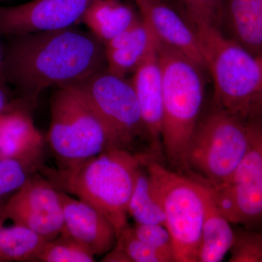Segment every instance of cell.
<instances>
[{
	"label": "cell",
	"instance_id": "obj_1",
	"mask_svg": "<svg viewBox=\"0 0 262 262\" xmlns=\"http://www.w3.org/2000/svg\"><path fill=\"white\" fill-rule=\"evenodd\" d=\"M5 53V74L32 102L49 87L79 83L102 70L104 44L70 28L17 36Z\"/></svg>",
	"mask_w": 262,
	"mask_h": 262
},
{
	"label": "cell",
	"instance_id": "obj_2",
	"mask_svg": "<svg viewBox=\"0 0 262 262\" xmlns=\"http://www.w3.org/2000/svg\"><path fill=\"white\" fill-rule=\"evenodd\" d=\"M151 160L148 155L113 149L58 168L42 164L39 171L60 191L77 196L106 215L118 237L127 225L129 201L138 173Z\"/></svg>",
	"mask_w": 262,
	"mask_h": 262
},
{
	"label": "cell",
	"instance_id": "obj_3",
	"mask_svg": "<svg viewBox=\"0 0 262 262\" xmlns=\"http://www.w3.org/2000/svg\"><path fill=\"white\" fill-rule=\"evenodd\" d=\"M214 82L217 108L244 122H262V69L257 57L214 27H194Z\"/></svg>",
	"mask_w": 262,
	"mask_h": 262
},
{
	"label": "cell",
	"instance_id": "obj_4",
	"mask_svg": "<svg viewBox=\"0 0 262 262\" xmlns=\"http://www.w3.org/2000/svg\"><path fill=\"white\" fill-rule=\"evenodd\" d=\"M163 78L162 144L179 170H189L187 153L203 99L200 69L190 58L158 42Z\"/></svg>",
	"mask_w": 262,
	"mask_h": 262
},
{
	"label": "cell",
	"instance_id": "obj_5",
	"mask_svg": "<svg viewBox=\"0 0 262 262\" xmlns=\"http://www.w3.org/2000/svg\"><path fill=\"white\" fill-rule=\"evenodd\" d=\"M47 140L61 166L120 149L98 112L75 86L58 88L51 101Z\"/></svg>",
	"mask_w": 262,
	"mask_h": 262
},
{
	"label": "cell",
	"instance_id": "obj_6",
	"mask_svg": "<svg viewBox=\"0 0 262 262\" xmlns=\"http://www.w3.org/2000/svg\"><path fill=\"white\" fill-rule=\"evenodd\" d=\"M146 169L161 201L165 227L173 241L174 260L198 262L206 211V185L170 171L155 160Z\"/></svg>",
	"mask_w": 262,
	"mask_h": 262
},
{
	"label": "cell",
	"instance_id": "obj_7",
	"mask_svg": "<svg viewBox=\"0 0 262 262\" xmlns=\"http://www.w3.org/2000/svg\"><path fill=\"white\" fill-rule=\"evenodd\" d=\"M249 123L217 108L199 125L188 148V168L209 187L228 178L247 152Z\"/></svg>",
	"mask_w": 262,
	"mask_h": 262
},
{
	"label": "cell",
	"instance_id": "obj_8",
	"mask_svg": "<svg viewBox=\"0 0 262 262\" xmlns=\"http://www.w3.org/2000/svg\"><path fill=\"white\" fill-rule=\"evenodd\" d=\"M249 127V147L237 168L225 182L208 186L229 222L247 229L262 225V122Z\"/></svg>",
	"mask_w": 262,
	"mask_h": 262
},
{
	"label": "cell",
	"instance_id": "obj_9",
	"mask_svg": "<svg viewBox=\"0 0 262 262\" xmlns=\"http://www.w3.org/2000/svg\"><path fill=\"white\" fill-rule=\"evenodd\" d=\"M72 85L78 89L98 112L120 149H129L137 138L144 134L147 136L131 82L106 69Z\"/></svg>",
	"mask_w": 262,
	"mask_h": 262
},
{
	"label": "cell",
	"instance_id": "obj_10",
	"mask_svg": "<svg viewBox=\"0 0 262 262\" xmlns=\"http://www.w3.org/2000/svg\"><path fill=\"white\" fill-rule=\"evenodd\" d=\"M3 205L7 220L32 229L49 241L58 237L64 229L59 190L37 173Z\"/></svg>",
	"mask_w": 262,
	"mask_h": 262
},
{
	"label": "cell",
	"instance_id": "obj_11",
	"mask_svg": "<svg viewBox=\"0 0 262 262\" xmlns=\"http://www.w3.org/2000/svg\"><path fill=\"white\" fill-rule=\"evenodd\" d=\"M95 0H32L0 7V33L23 35L70 28Z\"/></svg>",
	"mask_w": 262,
	"mask_h": 262
},
{
	"label": "cell",
	"instance_id": "obj_12",
	"mask_svg": "<svg viewBox=\"0 0 262 262\" xmlns=\"http://www.w3.org/2000/svg\"><path fill=\"white\" fill-rule=\"evenodd\" d=\"M134 1L158 42L190 58L201 68L206 67L194 29L165 0Z\"/></svg>",
	"mask_w": 262,
	"mask_h": 262
},
{
	"label": "cell",
	"instance_id": "obj_13",
	"mask_svg": "<svg viewBox=\"0 0 262 262\" xmlns=\"http://www.w3.org/2000/svg\"><path fill=\"white\" fill-rule=\"evenodd\" d=\"M59 192L64 220L63 231L89 248L94 256L111 251L116 244L117 234L107 217L89 203L62 191Z\"/></svg>",
	"mask_w": 262,
	"mask_h": 262
},
{
	"label": "cell",
	"instance_id": "obj_14",
	"mask_svg": "<svg viewBox=\"0 0 262 262\" xmlns=\"http://www.w3.org/2000/svg\"><path fill=\"white\" fill-rule=\"evenodd\" d=\"M131 83L151 146L157 151H160L163 127V78L158 41L134 72Z\"/></svg>",
	"mask_w": 262,
	"mask_h": 262
},
{
	"label": "cell",
	"instance_id": "obj_15",
	"mask_svg": "<svg viewBox=\"0 0 262 262\" xmlns=\"http://www.w3.org/2000/svg\"><path fill=\"white\" fill-rule=\"evenodd\" d=\"M158 42L149 26L142 18L105 43L107 70L124 77L135 72Z\"/></svg>",
	"mask_w": 262,
	"mask_h": 262
},
{
	"label": "cell",
	"instance_id": "obj_16",
	"mask_svg": "<svg viewBox=\"0 0 262 262\" xmlns=\"http://www.w3.org/2000/svg\"><path fill=\"white\" fill-rule=\"evenodd\" d=\"M44 137L23 110L10 112L0 127V158L42 163Z\"/></svg>",
	"mask_w": 262,
	"mask_h": 262
},
{
	"label": "cell",
	"instance_id": "obj_17",
	"mask_svg": "<svg viewBox=\"0 0 262 262\" xmlns=\"http://www.w3.org/2000/svg\"><path fill=\"white\" fill-rule=\"evenodd\" d=\"M222 20L231 39L253 56L262 53V0H225Z\"/></svg>",
	"mask_w": 262,
	"mask_h": 262
},
{
	"label": "cell",
	"instance_id": "obj_18",
	"mask_svg": "<svg viewBox=\"0 0 262 262\" xmlns=\"http://www.w3.org/2000/svg\"><path fill=\"white\" fill-rule=\"evenodd\" d=\"M204 184L206 187V211L198 248V262H219L230 251L235 232L215 203L211 189Z\"/></svg>",
	"mask_w": 262,
	"mask_h": 262
},
{
	"label": "cell",
	"instance_id": "obj_19",
	"mask_svg": "<svg viewBox=\"0 0 262 262\" xmlns=\"http://www.w3.org/2000/svg\"><path fill=\"white\" fill-rule=\"evenodd\" d=\"M134 9L122 0H95L82 20L105 44L139 20Z\"/></svg>",
	"mask_w": 262,
	"mask_h": 262
},
{
	"label": "cell",
	"instance_id": "obj_20",
	"mask_svg": "<svg viewBox=\"0 0 262 262\" xmlns=\"http://www.w3.org/2000/svg\"><path fill=\"white\" fill-rule=\"evenodd\" d=\"M48 239L23 226L0 227V262L38 261Z\"/></svg>",
	"mask_w": 262,
	"mask_h": 262
},
{
	"label": "cell",
	"instance_id": "obj_21",
	"mask_svg": "<svg viewBox=\"0 0 262 262\" xmlns=\"http://www.w3.org/2000/svg\"><path fill=\"white\" fill-rule=\"evenodd\" d=\"M146 164L138 173L127 212L136 224L165 226L161 201L146 169Z\"/></svg>",
	"mask_w": 262,
	"mask_h": 262
},
{
	"label": "cell",
	"instance_id": "obj_22",
	"mask_svg": "<svg viewBox=\"0 0 262 262\" xmlns=\"http://www.w3.org/2000/svg\"><path fill=\"white\" fill-rule=\"evenodd\" d=\"M41 262H94L92 252L63 230L56 239L48 241L38 256Z\"/></svg>",
	"mask_w": 262,
	"mask_h": 262
},
{
	"label": "cell",
	"instance_id": "obj_23",
	"mask_svg": "<svg viewBox=\"0 0 262 262\" xmlns=\"http://www.w3.org/2000/svg\"><path fill=\"white\" fill-rule=\"evenodd\" d=\"M42 165V163L0 158V201L18 192L39 171Z\"/></svg>",
	"mask_w": 262,
	"mask_h": 262
},
{
	"label": "cell",
	"instance_id": "obj_24",
	"mask_svg": "<svg viewBox=\"0 0 262 262\" xmlns=\"http://www.w3.org/2000/svg\"><path fill=\"white\" fill-rule=\"evenodd\" d=\"M192 28L214 27L222 21L225 0H179Z\"/></svg>",
	"mask_w": 262,
	"mask_h": 262
},
{
	"label": "cell",
	"instance_id": "obj_25",
	"mask_svg": "<svg viewBox=\"0 0 262 262\" xmlns=\"http://www.w3.org/2000/svg\"><path fill=\"white\" fill-rule=\"evenodd\" d=\"M115 246L126 253L131 262H170L165 256L139 239L128 225L119 234Z\"/></svg>",
	"mask_w": 262,
	"mask_h": 262
},
{
	"label": "cell",
	"instance_id": "obj_26",
	"mask_svg": "<svg viewBox=\"0 0 262 262\" xmlns=\"http://www.w3.org/2000/svg\"><path fill=\"white\" fill-rule=\"evenodd\" d=\"M230 253L229 262H262V232L237 231Z\"/></svg>",
	"mask_w": 262,
	"mask_h": 262
},
{
	"label": "cell",
	"instance_id": "obj_27",
	"mask_svg": "<svg viewBox=\"0 0 262 262\" xmlns=\"http://www.w3.org/2000/svg\"><path fill=\"white\" fill-rule=\"evenodd\" d=\"M132 227L139 239L165 256L169 261H175L171 235L165 225L136 224Z\"/></svg>",
	"mask_w": 262,
	"mask_h": 262
},
{
	"label": "cell",
	"instance_id": "obj_28",
	"mask_svg": "<svg viewBox=\"0 0 262 262\" xmlns=\"http://www.w3.org/2000/svg\"><path fill=\"white\" fill-rule=\"evenodd\" d=\"M101 261L105 262H131L130 258L120 248L115 246L103 258Z\"/></svg>",
	"mask_w": 262,
	"mask_h": 262
},
{
	"label": "cell",
	"instance_id": "obj_29",
	"mask_svg": "<svg viewBox=\"0 0 262 262\" xmlns=\"http://www.w3.org/2000/svg\"><path fill=\"white\" fill-rule=\"evenodd\" d=\"M5 53L0 43V86H4L7 82L5 74Z\"/></svg>",
	"mask_w": 262,
	"mask_h": 262
},
{
	"label": "cell",
	"instance_id": "obj_30",
	"mask_svg": "<svg viewBox=\"0 0 262 262\" xmlns=\"http://www.w3.org/2000/svg\"><path fill=\"white\" fill-rule=\"evenodd\" d=\"M11 110L14 108H12L8 102V95L5 92L4 86H0V113Z\"/></svg>",
	"mask_w": 262,
	"mask_h": 262
},
{
	"label": "cell",
	"instance_id": "obj_31",
	"mask_svg": "<svg viewBox=\"0 0 262 262\" xmlns=\"http://www.w3.org/2000/svg\"><path fill=\"white\" fill-rule=\"evenodd\" d=\"M7 220L4 211V205L3 203L0 204V227L4 225L5 221Z\"/></svg>",
	"mask_w": 262,
	"mask_h": 262
},
{
	"label": "cell",
	"instance_id": "obj_32",
	"mask_svg": "<svg viewBox=\"0 0 262 262\" xmlns=\"http://www.w3.org/2000/svg\"><path fill=\"white\" fill-rule=\"evenodd\" d=\"M12 110H8V111L2 112V113H0V127H1L2 125L4 123L5 120H6L7 117H8V115H9V114L10 112L12 111Z\"/></svg>",
	"mask_w": 262,
	"mask_h": 262
},
{
	"label": "cell",
	"instance_id": "obj_33",
	"mask_svg": "<svg viewBox=\"0 0 262 262\" xmlns=\"http://www.w3.org/2000/svg\"><path fill=\"white\" fill-rule=\"evenodd\" d=\"M257 58L258 61H259L260 65H261L262 69V53H261V54L259 55V56H257Z\"/></svg>",
	"mask_w": 262,
	"mask_h": 262
}]
</instances>
